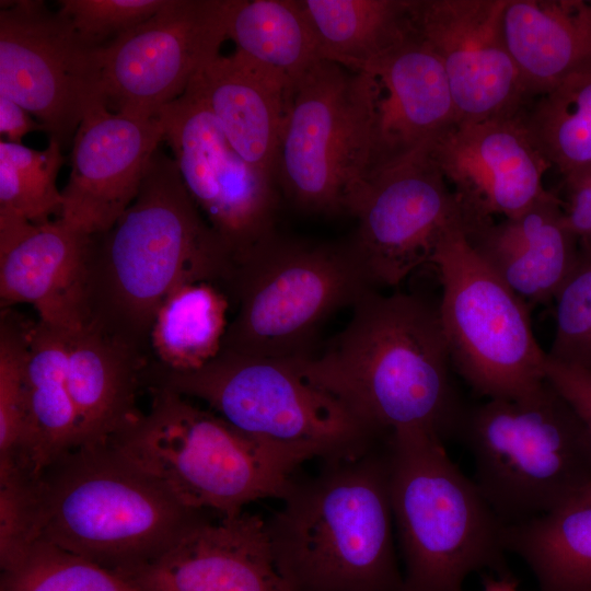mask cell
<instances>
[{
    "label": "cell",
    "mask_w": 591,
    "mask_h": 591,
    "mask_svg": "<svg viewBox=\"0 0 591 591\" xmlns=\"http://www.w3.org/2000/svg\"><path fill=\"white\" fill-rule=\"evenodd\" d=\"M320 356L297 358L305 375L335 396L380 440L457 434L464 413L438 303L418 294L367 292Z\"/></svg>",
    "instance_id": "cell-1"
},
{
    "label": "cell",
    "mask_w": 591,
    "mask_h": 591,
    "mask_svg": "<svg viewBox=\"0 0 591 591\" xmlns=\"http://www.w3.org/2000/svg\"><path fill=\"white\" fill-rule=\"evenodd\" d=\"M233 260L186 189L174 159L158 149L132 204L106 231L90 235L84 326L149 358L150 333L178 286L210 281L224 290Z\"/></svg>",
    "instance_id": "cell-2"
},
{
    "label": "cell",
    "mask_w": 591,
    "mask_h": 591,
    "mask_svg": "<svg viewBox=\"0 0 591 591\" xmlns=\"http://www.w3.org/2000/svg\"><path fill=\"white\" fill-rule=\"evenodd\" d=\"M280 500L266 528L290 591H401L385 440L360 456L324 462Z\"/></svg>",
    "instance_id": "cell-3"
},
{
    "label": "cell",
    "mask_w": 591,
    "mask_h": 591,
    "mask_svg": "<svg viewBox=\"0 0 591 591\" xmlns=\"http://www.w3.org/2000/svg\"><path fill=\"white\" fill-rule=\"evenodd\" d=\"M28 543L120 573L170 549L208 511L192 509L111 441L67 453L27 486Z\"/></svg>",
    "instance_id": "cell-4"
},
{
    "label": "cell",
    "mask_w": 591,
    "mask_h": 591,
    "mask_svg": "<svg viewBox=\"0 0 591 591\" xmlns=\"http://www.w3.org/2000/svg\"><path fill=\"white\" fill-rule=\"evenodd\" d=\"M395 535L403 557L401 591H464L484 569L512 577L505 525L474 480L427 434L385 439Z\"/></svg>",
    "instance_id": "cell-5"
},
{
    "label": "cell",
    "mask_w": 591,
    "mask_h": 591,
    "mask_svg": "<svg viewBox=\"0 0 591 591\" xmlns=\"http://www.w3.org/2000/svg\"><path fill=\"white\" fill-rule=\"evenodd\" d=\"M144 384L205 402L237 430L301 464L354 459L382 441L312 382L297 358L220 351L193 371H173L153 360Z\"/></svg>",
    "instance_id": "cell-6"
},
{
    "label": "cell",
    "mask_w": 591,
    "mask_h": 591,
    "mask_svg": "<svg viewBox=\"0 0 591 591\" xmlns=\"http://www.w3.org/2000/svg\"><path fill=\"white\" fill-rule=\"evenodd\" d=\"M457 434L472 453L475 485L505 526L553 511L591 487L590 433L548 381L529 396L466 409Z\"/></svg>",
    "instance_id": "cell-7"
},
{
    "label": "cell",
    "mask_w": 591,
    "mask_h": 591,
    "mask_svg": "<svg viewBox=\"0 0 591 591\" xmlns=\"http://www.w3.org/2000/svg\"><path fill=\"white\" fill-rule=\"evenodd\" d=\"M150 408L109 441L185 506L234 515L282 499L301 465L172 390L150 386Z\"/></svg>",
    "instance_id": "cell-8"
},
{
    "label": "cell",
    "mask_w": 591,
    "mask_h": 591,
    "mask_svg": "<svg viewBox=\"0 0 591 591\" xmlns=\"http://www.w3.org/2000/svg\"><path fill=\"white\" fill-rule=\"evenodd\" d=\"M373 289L349 242H308L276 233L233 265L225 291L237 310L221 351L310 356L321 326Z\"/></svg>",
    "instance_id": "cell-9"
},
{
    "label": "cell",
    "mask_w": 591,
    "mask_h": 591,
    "mask_svg": "<svg viewBox=\"0 0 591 591\" xmlns=\"http://www.w3.org/2000/svg\"><path fill=\"white\" fill-rule=\"evenodd\" d=\"M380 85L370 73L320 60L293 85L278 185L301 210L348 213L373 167Z\"/></svg>",
    "instance_id": "cell-10"
},
{
    "label": "cell",
    "mask_w": 591,
    "mask_h": 591,
    "mask_svg": "<svg viewBox=\"0 0 591 591\" xmlns=\"http://www.w3.org/2000/svg\"><path fill=\"white\" fill-rule=\"evenodd\" d=\"M430 264L441 283L438 311L453 370L487 399L538 391L547 352L533 334L530 305L477 255L462 222L444 232Z\"/></svg>",
    "instance_id": "cell-11"
},
{
    "label": "cell",
    "mask_w": 591,
    "mask_h": 591,
    "mask_svg": "<svg viewBox=\"0 0 591 591\" xmlns=\"http://www.w3.org/2000/svg\"><path fill=\"white\" fill-rule=\"evenodd\" d=\"M104 50L84 44L44 1H1L0 94L33 114L62 149L88 112L106 104Z\"/></svg>",
    "instance_id": "cell-12"
},
{
    "label": "cell",
    "mask_w": 591,
    "mask_h": 591,
    "mask_svg": "<svg viewBox=\"0 0 591 591\" xmlns=\"http://www.w3.org/2000/svg\"><path fill=\"white\" fill-rule=\"evenodd\" d=\"M157 117L186 189L233 265L277 233L278 182L233 149L192 81Z\"/></svg>",
    "instance_id": "cell-13"
},
{
    "label": "cell",
    "mask_w": 591,
    "mask_h": 591,
    "mask_svg": "<svg viewBox=\"0 0 591 591\" xmlns=\"http://www.w3.org/2000/svg\"><path fill=\"white\" fill-rule=\"evenodd\" d=\"M348 213L358 222L349 244L375 289L395 287L430 263L444 232L462 222L429 147L373 169Z\"/></svg>",
    "instance_id": "cell-14"
},
{
    "label": "cell",
    "mask_w": 591,
    "mask_h": 591,
    "mask_svg": "<svg viewBox=\"0 0 591 591\" xmlns=\"http://www.w3.org/2000/svg\"><path fill=\"white\" fill-rule=\"evenodd\" d=\"M230 0H166L149 20L104 50L107 107L143 117L179 97L220 56Z\"/></svg>",
    "instance_id": "cell-15"
},
{
    "label": "cell",
    "mask_w": 591,
    "mask_h": 591,
    "mask_svg": "<svg viewBox=\"0 0 591 591\" xmlns=\"http://www.w3.org/2000/svg\"><path fill=\"white\" fill-rule=\"evenodd\" d=\"M507 0H410L417 34L440 60L456 124L513 116L531 103L502 27Z\"/></svg>",
    "instance_id": "cell-16"
},
{
    "label": "cell",
    "mask_w": 591,
    "mask_h": 591,
    "mask_svg": "<svg viewBox=\"0 0 591 591\" xmlns=\"http://www.w3.org/2000/svg\"><path fill=\"white\" fill-rule=\"evenodd\" d=\"M429 154L453 192L465 233L497 217L513 218L548 192L543 176L551 166L530 137L524 113L454 124Z\"/></svg>",
    "instance_id": "cell-17"
},
{
    "label": "cell",
    "mask_w": 591,
    "mask_h": 591,
    "mask_svg": "<svg viewBox=\"0 0 591 591\" xmlns=\"http://www.w3.org/2000/svg\"><path fill=\"white\" fill-rule=\"evenodd\" d=\"M162 140L158 117L91 108L73 138L58 218L88 235L108 230L137 197Z\"/></svg>",
    "instance_id": "cell-18"
},
{
    "label": "cell",
    "mask_w": 591,
    "mask_h": 591,
    "mask_svg": "<svg viewBox=\"0 0 591 591\" xmlns=\"http://www.w3.org/2000/svg\"><path fill=\"white\" fill-rule=\"evenodd\" d=\"M117 575L138 591H290L266 520L247 511L209 513L164 554Z\"/></svg>",
    "instance_id": "cell-19"
},
{
    "label": "cell",
    "mask_w": 591,
    "mask_h": 591,
    "mask_svg": "<svg viewBox=\"0 0 591 591\" xmlns=\"http://www.w3.org/2000/svg\"><path fill=\"white\" fill-rule=\"evenodd\" d=\"M89 241L60 218L34 223L0 210L1 306L26 303L38 321L68 332L82 328Z\"/></svg>",
    "instance_id": "cell-20"
},
{
    "label": "cell",
    "mask_w": 591,
    "mask_h": 591,
    "mask_svg": "<svg viewBox=\"0 0 591 591\" xmlns=\"http://www.w3.org/2000/svg\"><path fill=\"white\" fill-rule=\"evenodd\" d=\"M364 72L380 85L372 170L429 147L456 124L444 69L414 26Z\"/></svg>",
    "instance_id": "cell-21"
},
{
    "label": "cell",
    "mask_w": 591,
    "mask_h": 591,
    "mask_svg": "<svg viewBox=\"0 0 591 591\" xmlns=\"http://www.w3.org/2000/svg\"><path fill=\"white\" fill-rule=\"evenodd\" d=\"M465 235L487 266L529 305L554 300L581 253L563 200L551 192L522 213Z\"/></svg>",
    "instance_id": "cell-22"
},
{
    "label": "cell",
    "mask_w": 591,
    "mask_h": 591,
    "mask_svg": "<svg viewBox=\"0 0 591 591\" xmlns=\"http://www.w3.org/2000/svg\"><path fill=\"white\" fill-rule=\"evenodd\" d=\"M233 149L278 182L289 102L286 85L237 51L219 56L193 80Z\"/></svg>",
    "instance_id": "cell-23"
},
{
    "label": "cell",
    "mask_w": 591,
    "mask_h": 591,
    "mask_svg": "<svg viewBox=\"0 0 591 591\" xmlns=\"http://www.w3.org/2000/svg\"><path fill=\"white\" fill-rule=\"evenodd\" d=\"M149 358L94 328L69 334L67 389L81 448L108 442L142 412L137 407Z\"/></svg>",
    "instance_id": "cell-24"
},
{
    "label": "cell",
    "mask_w": 591,
    "mask_h": 591,
    "mask_svg": "<svg viewBox=\"0 0 591 591\" xmlns=\"http://www.w3.org/2000/svg\"><path fill=\"white\" fill-rule=\"evenodd\" d=\"M502 27L530 102L591 60V0H507Z\"/></svg>",
    "instance_id": "cell-25"
},
{
    "label": "cell",
    "mask_w": 591,
    "mask_h": 591,
    "mask_svg": "<svg viewBox=\"0 0 591 591\" xmlns=\"http://www.w3.org/2000/svg\"><path fill=\"white\" fill-rule=\"evenodd\" d=\"M70 332L32 324L25 367V437L20 468L36 476L60 456L81 449L68 389Z\"/></svg>",
    "instance_id": "cell-26"
},
{
    "label": "cell",
    "mask_w": 591,
    "mask_h": 591,
    "mask_svg": "<svg viewBox=\"0 0 591 591\" xmlns=\"http://www.w3.org/2000/svg\"><path fill=\"white\" fill-rule=\"evenodd\" d=\"M502 540L532 570L537 591H591V487L553 511L505 526Z\"/></svg>",
    "instance_id": "cell-27"
},
{
    "label": "cell",
    "mask_w": 591,
    "mask_h": 591,
    "mask_svg": "<svg viewBox=\"0 0 591 591\" xmlns=\"http://www.w3.org/2000/svg\"><path fill=\"white\" fill-rule=\"evenodd\" d=\"M228 38L235 43V51L277 77L289 95L322 60L302 0H230Z\"/></svg>",
    "instance_id": "cell-28"
},
{
    "label": "cell",
    "mask_w": 591,
    "mask_h": 591,
    "mask_svg": "<svg viewBox=\"0 0 591 591\" xmlns=\"http://www.w3.org/2000/svg\"><path fill=\"white\" fill-rule=\"evenodd\" d=\"M322 59L367 68L412 31L410 0H302Z\"/></svg>",
    "instance_id": "cell-29"
},
{
    "label": "cell",
    "mask_w": 591,
    "mask_h": 591,
    "mask_svg": "<svg viewBox=\"0 0 591 591\" xmlns=\"http://www.w3.org/2000/svg\"><path fill=\"white\" fill-rule=\"evenodd\" d=\"M229 296L210 281L175 288L160 305L150 333L153 360L173 371L197 370L221 351Z\"/></svg>",
    "instance_id": "cell-30"
},
{
    "label": "cell",
    "mask_w": 591,
    "mask_h": 591,
    "mask_svg": "<svg viewBox=\"0 0 591 591\" xmlns=\"http://www.w3.org/2000/svg\"><path fill=\"white\" fill-rule=\"evenodd\" d=\"M530 137L563 178L591 166V60L532 100L524 112Z\"/></svg>",
    "instance_id": "cell-31"
},
{
    "label": "cell",
    "mask_w": 591,
    "mask_h": 591,
    "mask_svg": "<svg viewBox=\"0 0 591 591\" xmlns=\"http://www.w3.org/2000/svg\"><path fill=\"white\" fill-rule=\"evenodd\" d=\"M63 163L62 148L53 138L40 151L2 139L0 210L34 223L47 222L53 215L58 218L62 195L57 188V176Z\"/></svg>",
    "instance_id": "cell-32"
},
{
    "label": "cell",
    "mask_w": 591,
    "mask_h": 591,
    "mask_svg": "<svg viewBox=\"0 0 591 591\" xmlns=\"http://www.w3.org/2000/svg\"><path fill=\"white\" fill-rule=\"evenodd\" d=\"M0 591H138L128 580L55 545L34 542L1 570Z\"/></svg>",
    "instance_id": "cell-33"
},
{
    "label": "cell",
    "mask_w": 591,
    "mask_h": 591,
    "mask_svg": "<svg viewBox=\"0 0 591 591\" xmlns=\"http://www.w3.org/2000/svg\"><path fill=\"white\" fill-rule=\"evenodd\" d=\"M0 322V468H20L25 437V367L32 324L13 311Z\"/></svg>",
    "instance_id": "cell-34"
},
{
    "label": "cell",
    "mask_w": 591,
    "mask_h": 591,
    "mask_svg": "<svg viewBox=\"0 0 591 591\" xmlns=\"http://www.w3.org/2000/svg\"><path fill=\"white\" fill-rule=\"evenodd\" d=\"M580 258L556 293L549 359L591 371V255Z\"/></svg>",
    "instance_id": "cell-35"
},
{
    "label": "cell",
    "mask_w": 591,
    "mask_h": 591,
    "mask_svg": "<svg viewBox=\"0 0 591 591\" xmlns=\"http://www.w3.org/2000/svg\"><path fill=\"white\" fill-rule=\"evenodd\" d=\"M166 0H60L58 13L88 46L106 48L153 16Z\"/></svg>",
    "instance_id": "cell-36"
},
{
    "label": "cell",
    "mask_w": 591,
    "mask_h": 591,
    "mask_svg": "<svg viewBox=\"0 0 591 591\" xmlns=\"http://www.w3.org/2000/svg\"><path fill=\"white\" fill-rule=\"evenodd\" d=\"M564 179V210L580 250L591 255V166Z\"/></svg>",
    "instance_id": "cell-37"
},
{
    "label": "cell",
    "mask_w": 591,
    "mask_h": 591,
    "mask_svg": "<svg viewBox=\"0 0 591 591\" xmlns=\"http://www.w3.org/2000/svg\"><path fill=\"white\" fill-rule=\"evenodd\" d=\"M545 375L581 417L591 437V371L554 361L547 356Z\"/></svg>",
    "instance_id": "cell-38"
},
{
    "label": "cell",
    "mask_w": 591,
    "mask_h": 591,
    "mask_svg": "<svg viewBox=\"0 0 591 591\" xmlns=\"http://www.w3.org/2000/svg\"><path fill=\"white\" fill-rule=\"evenodd\" d=\"M31 113L10 97L0 94V132L5 141L22 143V139L32 131L44 130V126L31 118Z\"/></svg>",
    "instance_id": "cell-39"
},
{
    "label": "cell",
    "mask_w": 591,
    "mask_h": 591,
    "mask_svg": "<svg viewBox=\"0 0 591 591\" xmlns=\"http://www.w3.org/2000/svg\"><path fill=\"white\" fill-rule=\"evenodd\" d=\"M483 591H519L517 581L512 577H490L483 579Z\"/></svg>",
    "instance_id": "cell-40"
}]
</instances>
